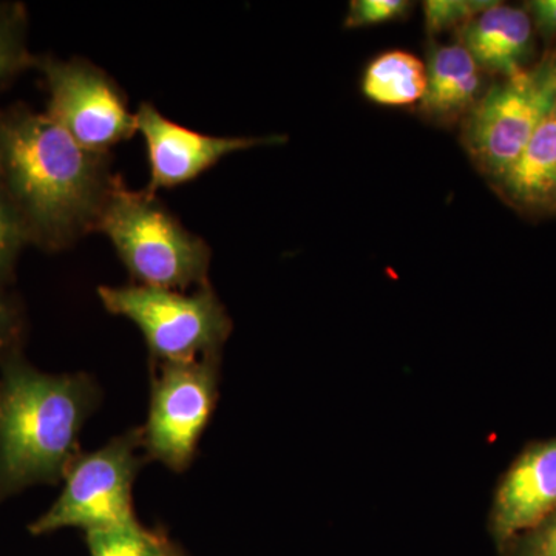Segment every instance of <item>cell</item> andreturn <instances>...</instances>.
Masks as SVG:
<instances>
[{
  "mask_svg": "<svg viewBox=\"0 0 556 556\" xmlns=\"http://www.w3.org/2000/svg\"><path fill=\"white\" fill-rule=\"evenodd\" d=\"M556 109L551 68L525 70L493 87L468 118L466 142L471 156L500 178Z\"/></svg>",
  "mask_w": 556,
  "mask_h": 556,
  "instance_id": "ba28073f",
  "label": "cell"
},
{
  "mask_svg": "<svg viewBox=\"0 0 556 556\" xmlns=\"http://www.w3.org/2000/svg\"><path fill=\"white\" fill-rule=\"evenodd\" d=\"M137 131L148 146L150 164L149 193L159 189L177 188L214 167L230 153L265 144H280L283 137L226 138L199 134L167 119L149 102H142L138 112Z\"/></svg>",
  "mask_w": 556,
  "mask_h": 556,
  "instance_id": "9c48e42d",
  "label": "cell"
},
{
  "mask_svg": "<svg viewBox=\"0 0 556 556\" xmlns=\"http://www.w3.org/2000/svg\"><path fill=\"white\" fill-rule=\"evenodd\" d=\"M93 402L86 376L47 375L20 351L0 357V501L65 477Z\"/></svg>",
  "mask_w": 556,
  "mask_h": 556,
  "instance_id": "7a4b0ae2",
  "label": "cell"
},
{
  "mask_svg": "<svg viewBox=\"0 0 556 556\" xmlns=\"http://www.w3.org/2000/svg\"><path fill=\"white\" fill-rule=\"evenodd\" d=\"M493 3L486 0H427L424 3L427 31L438 35L459 25L464 27Z\"/></svg>",
  "mask_w": 556,
  "mask_h": 556,
  "instance_id": "ac0fdd59",
  "label": "cell"
},
{
  "mask_svg": "<svg viewBox=\"0 0 556 556\" xmlns=\"http://www.w3.org/2000/svg\"><path fill=\"white\" fill-rule=\"evenodd\" d=\"M409 3L405 0H354L348 11L345 27L361 28L386 24L405 16Z\"/></svg>",
  "mask_w": 556,
  "mask_h": 556,
  "instance_id": "ffe728a7",
  "label": "cell"
},
{
  "mask_svg": "<svg viewBox=\"0 0 556 556\" xmlns=\"http://www.w3.org/2000/svg\"><path fill=\"white\" fill-rule=\"evenodd\" d=\"M362 91L369 101L386 108L416 104L427 93V65L408 51H387L369 62Z\"/></svg>",
  "mask_w": 556,
  "mask_h": 556,
  "instance_id": "5bb4252c",
  "label": "cell"
},
{
  "mask_svg": "<svg viewBox=\"0 0 556 556\" xmlns=\"http://www.w3.org/2000/svg\"><path fill=\"white\" fill-rule=\"evenodd\" d=\"M164 556H182V555L179 554V552L175 551L174 546H172V544H170L169 551H167V554Z\"/></svg>",
  "mask_w": 556,
  "mask_h": 556,
  "instance_id": "603a6c76",
  "label": "cell"
},
{
  "mask_svg": "<svg viewBox=\"0 0 556 556\" xmlns=\"http://www.w3.org/2000/svg\"><path fill=\"white\" fill-rule=\"evenodd\" d=\"M536 27L546 36L556 35V0H535L529 3Z\"/></svg>",
  "mask_w": 556,
  "mask_h": 556,
  "instance_id": "7402d4cb",
  "label": "cell"
},
{
  "mask_svg": "<svg viewBox=\"0 0 556 556\" xmlns=\"http://www.w3.org/2000/svg\"><path fill=\"white\" fill-rule=\"evenodd\" d=\"M497 556H556V511L497 547Z\"/></svg>",
  "mask_w": 556,
  "mask_h": 556,
  "instance_id": "d6986e66",
  "label": "cell"
},
{
  "mask_svg": "<svg viewBox=\"0 0 556 556\" xmlns=\"http://www.w3.org/2000/svg\"><path fill=\"white\" fill-rule=\"evenodd\" d=\"M481 91L478 62L463 43L437 47L427 65L424 110L434 116H455L477 105Z\"/></svg>",
  "mask_w": 556,
  "mask_h": 556,
  "instance_id": "7c38bea8",
  "label": "cell"
},
{
  "mask_svg": "<svg viewBox=\"0 0 556 556\" xmlns=\"http://www.w3.org/2000/svg\"><path fill=\"white\" fill-rule=\"evenodd\" d=\"M497 179L507 195L519 204H556V109Z\"/></svg>",
  "mask_w": 556,
  "mask_h": 556,
  "instance_id": "4fadbf2b",
  "label": "cell"
},
{
  "mask_svg": "<svg viewBox=\"0 0 556 556\" xmlns=\"http://www.w3.org/2000/svg\"><path fill=\"white\" fill-rule=\"evenodd\" d=\"M556 511V437L532 441L511 460L493 495L489 532L496 547Z\"/></svg>",
  "mask_w": 556,
  "mask_h": 556,
  "instance_id": "30bf717a",
  "label": "cell"
},
{
  "mask_svg": "<svg viewBox=\"0 0 556 556\" xmlns=\"http://www.w3.org/2000/svg\"><path fill=\"white\" fill-rule=\"evenodd\" d=\"M463 46L479 67L511 78L532 49V17L526 10L493 3L463 27Z\"/></svg>",
  "mask_w": 556,
  "mask_h": 556,
  "instance_id": "8fae6325",
  "label": "cell"
},
{
  "mask_svg": "<svg viewBox=\"0 0 556 556\" xmlns=\"http://www.w3.org/2000/svg\"><path fill=\"white\" fill-rule=\"evenodd\" d=\"M90 556H164L170 543L139 522L112 530L87 532Z\"/></svg>",
  "mask_w": 556,
  "mask_h": 556,
  "instance_id": "2e32d148",
  "label": "cell"
},
{
  "mask_svg": "<svg viewBox=\"0 0 556 556\" xmlns=\"http://www.w3.org/2000/svg\"><path fill=\"white\" fill-rule=\"evenodd\" d=\"M551 72H552V78H554V83H555V86H556V65L554 68H551Z\"/></svg>",
  "mask_w": 556,
  "mask_h": 556,
  "instance_id": "cb8c5ba5",
  "label": "cell"
},
{
  "mask_svg": "<svg viewBox=\"0 0 556 556\" xmlns=\"http://www.w3.org/2000/svg\"><path fill=\"white\" fill-rule=\"evenodd\" d=\"M27 28V10L22 3L0 2V91L36 65L38 56L28 50Z\"/></svg>",
  "mask_w": 556,
  "mask_h": 556,
  "instance_id": "9a60e30c",
  "label": "cell"
},
{
  "mask_svg": "<svg viewBox=\"0 0 556 556\" xmlns=\"http://www.w3.org/2000/svg\"><path fill=\"white\" fill-rule=\"evenodd\" d=\"M218 353L160 364L142 447L172 470L189 466L217 401Z\"/></svg>",
  "mask_w": 556,
  "mask_h": 556,
  "instance_id": "52a82bcc",
  "label": "cell"
},
{
  "mask_svg": "<svg viewBox=\"0 0 556 556\" xmlns=\"http://www.w3.org/2000/svg\"><path fill=\"white\" fill-rule=\"evenodd\" d=\"M115 178L109 153L83 148L46 113L0 110V186L30 244L60 251L97 230Z\"/></svg>",
  "mask_w": 556,
  "mask_h": 556,
  "instance_id": "6da1fadb",
  "label": "cell"
},
{
  "mask_svg": "<svg viewBox=\"0 0 556 556\" xmlns=\"http://www.w3.org/2000/svg\"><path fill=\"white\" fill-rule=\"evenodd\" d=\"M22 329L20 308L0 292V357L20 351Z\"/></svg>",
  "mask_w": 556,
  "mask_h": 556,
  "instance_id": "44dd1931",
  "label": "cell"
},
{
  "mask_svg": "<svg viewBox=\"0 0 556 556\" xmlns=\"http://www.w3.org/2000/svg\"><path fill=\"white\" fill-rule=\"evenodd\" d=\"M30 244L24 223L0 186V285L13 276L22 248Z\"/></svg>",
  "mask_w": 556,
  "mask_h": 556,
  "instance_id": "e0dca14e",
  "label": "cell"
},
{
  "mask_svg": "<svg viewBox=\"0 0 556 556\" xmlns=\"http://www.w3.org/2000/svg\"><path fill=\"white\" fill-rule=\"evenodd\" d=\"M142 430L113 439L104 447L73 460L65 485L53 506L31 522V535H47L56 530H112L137 522L131 507V485L141 457Z\"/></svg>",
  "mask_w": 556,
  "mask_h": 556,
  "instance_id": "5b68a950",
  "label": "cell"
},
{
  "mask_svg": "<svg viewBox=\"0 0 556 556\" xmlns=\"http://www.w3.org/2000/svg\"><path fill=\"white\" fill-rule=\"evenodd\" d=\"M49 90L46 115L83 148L109 153L137 134V118L108 73L89 61L36 58Z\"/></svg>",
  "mask_w": 556,
  "mask_h": 556,
  "instance_id": "8992f818",
  "label": "cell"
},
{
  "mask_svg": "<svg viewBox=\"0 0 556 556\" xmlns=\"http://www.w3.org/2000/svg\"><path fill=\"white\" fill-rule=\"evenodd\" d=\"M97 230L108 236L142 287L185 292L208 285L211 248L148 190H131L116 177Z\"/></svg>",
  "mask_w": 556,
  "mask_h": 556,
  "instance_id": "3957f363",
  "label": "cell"
},
{
  "mask_svg": "<svg viewBox=\"0 0 556 556\" xmlns=\"http://www.w3.org/2000/svg\"><path fill=\"white\" fill-rule=\"evenodd\" d=\"M98 295L109 313L141 329L160 364L219 353L232 331V320L211 285L192 294L142 285L100 287Z\"/></svg>",
  "mask_w": 556,
  "mask_h": 556,
  "instance_id": "277c9868",
  "label": "cell"
}]
</instances>
